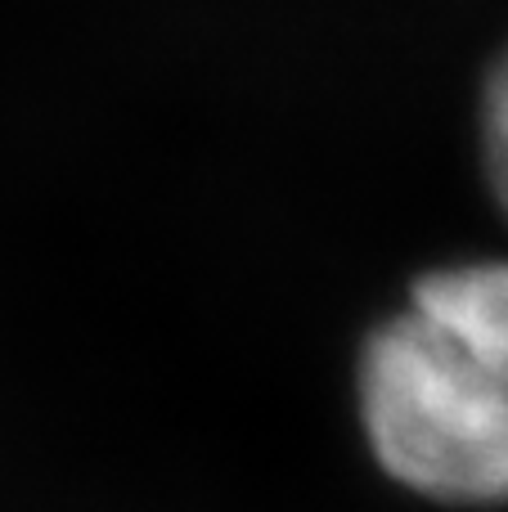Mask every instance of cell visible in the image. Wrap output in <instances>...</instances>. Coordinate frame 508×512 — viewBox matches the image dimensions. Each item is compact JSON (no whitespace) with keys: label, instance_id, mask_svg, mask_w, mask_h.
<instances>
[{"label":"cell","instance_id":"1","mask_svg":"<svg viewBox=\"0 0 508 512\" xmlns=\"http://www.w3.org/2000/svg\"><path fill=\"white\" fill-rule=\"evenodd\" d=\"M378 463L441 504L508 499V261L437 270L360 360Z\"/></svg>","mask_w":508,"mask_h":512},{"label":"cell","instance_id":"2","mask_svg":"<svg viewBox=\"0 0 508 512\" xmlns=\"http://www.w3.org/2000/svg\"><path fill=\"white\" fill-rule=\"evenodd\" d=\"M482 149H486V176L508 212V54L491 68L482 90Z\"/></svg>","mask_w":508,"mask_h":512}]
</instances>
